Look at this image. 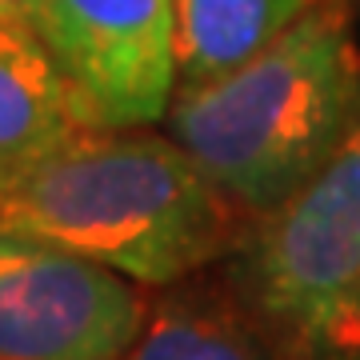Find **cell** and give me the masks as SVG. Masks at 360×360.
<instances>
[{
	"mask_svg": "<svg viewBox=\"0 0 360 360\" xmlns=\"http://www.w3.org/2000/svg\"><path fill=\"white\" fill-rule=\"evenodd\" d=\"M240 212L168 132L77 129L0 184V224L37 232L141 288L196 276L236 248Z\"/></svg>",
	"mask_w": 360,
	"mask_h": 360,
	"instance_id": "obj_1",
	"label": "cell"
},
{
	"mask_svg": "<svg viewBox=\"0 0 360 360\" xmlns=\"http://www.w3.org/2000/svg\"><path fill=\"white\" fill-rule=\"evenodd\" d=\"M360 116V52L345 4H304L229 72L176 84L165 132L240 217H264L316 172Z\"/></svg>",
	"mask_w": 360,
	"mask_h": 360,
	"instance_id": "obj_2",
	"label": "cell"
},
{
	"mask_svg": "<svg viewBox=\"0 0 360 360\" xmlns=\"http://www.w3.org/2000/svg\"><path fill=\"white\" fill-rule=\"evenodd\" d=\"M236 245L232 288L288 360H360V116Z\"/></svg>",
	"mask_w": 360,
	"mask_h": 360,
	"instance_id": "obj_3",
	"label": "cell"
},
{
	"mask_svg": "<svg viewBox=\"0 0 360 360\" xmlns=\"http://www.w3.org/2000/svg\"><path fill=\"white\" fill-rule=\"evenodd\" d=\"M28 28L49 49L80 129L165 124L180 84L168 0H37Z\"/></svg>",
	"mask_w": 360,
	"mask_h": 360,
	"instance_id": "obj_4",
	"label": "cell"
},
{
	"mask_svg": "<svg viewBox=\"0 0 360 360\" xmlns=\"http://www.w3.org/2000/svg\"><path fill=\"white\" fill-rule=\"evenodd\" d=\"M148 312L141 284L101 260L0 224V356L120 360Z\"/></svg>",
	"mask_w": 360,
	"mask_h": 360,
	"instance_id": "obj_5",
	"label": "cell"
},
{
	"mask_svg": "<svg viewBox=\"0 0 360 360\" xmlns=\"http://www.w3.org/2000/svg\"><path fill=\"white\" fill-rule=\"evenodd\" d=\"M120 360H276V348L236 288L184 276L148 300L141 333Z\"/></svg>",
	"mask_w": 360,
	"mask_h": 360,
	"instance_id": "obj_6",
	"label": "cell"
},
{
	"mask_svg": "<svg viewBox=\"0 0 360 360\" xmlns=\"http://www.w3.org/2000/svg\"><path fill=\"white\" fill-rule=\"evenodd\" d=\"M65 80L28 25L0 20V184L77 132Z\"/></svg>",
	"mask_w": 360,
	"mask_h": 360,
	"instance_id": "obj_7",
	"label": "cell"
},
{
	"mask_svg": "<svg viewBox=\"0 0 360 360\" xmlns=\"http://www.w3.org/2000/svg\"><path fill=\"white\" fill-rule=\"evenodd\" d=\"M176 25L180 84L229 72L260 52L281 28L304 13L309 0H168Z\"/></svg>",
	"mask_w": 360,
	"mask_h": 360,
	"instance_id": "obj_8",
	"label": "cell"
},
{
	"mask_svg": "<svg viewBox=\"0 0 360 360\" xmlns=\"http://www.w3.org/2000/svg\"><path fill=\"white\" fill-rule=\"evenodd\" d=\"M32 8H37V0H0V20H16V25H28Z\"/></svg>",
	"mask_w": 360,
	"mask_h": 360,
	"instance_id": "obj_9",
	"label": "cell"
},
{
	"mask_svg": "<svg viewBox=\"0 0 360 360\" xmlns=\"http://www.w3.org/2000/svg\"><path fill=\"white\" fill-rule=\"evenodd\" d=\"M0 360H4V356H0Z\"/></svg>",
	"mask_w": 360,
	"mask_h": 360,
	"instance_id": "obj_10",
	"label": "cell"
}]
</instances>
